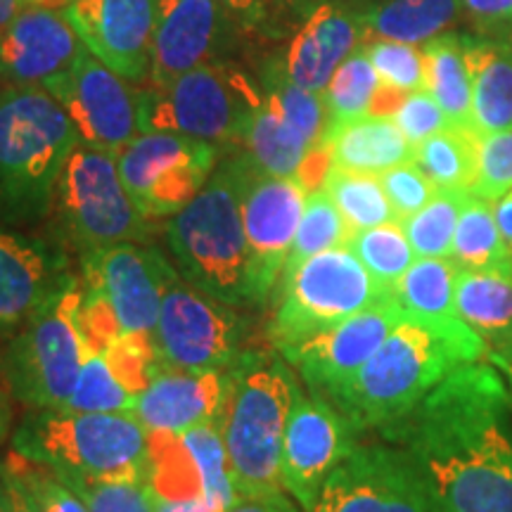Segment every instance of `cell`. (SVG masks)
Listing matches in <instances>:
<instances>
[{"mask_svg":"<svg viewBox=\"0 0 512 512\" xmlns=\"http://www.w3.org/2000/svg\"><path fill=\"white\" fill-rule=\"evenodd\" d=\"M448 512H512V387L491 361L467 363L384 427Z\"/></svg>","mask_w":512,"mask_h":512,"instance_id":"cell-1","label":"cell"},{"mask_svg":"<svg viewBox=\"0 0 512 512\" xmlns=\"http://www.w3.org/2000/svg\"><path fill=\"white\" fill-rule=\"evenodd\" d=\"M467 363H479V358L434 328L403 318L366 366L325 401L356 432L384 430L411 413L439 382Z\"/></svg>","mask_w":512,"mask_h":512,"instance_id":"cell-2","label":"cell"},{"mask_svg":"<svg viewBox=\"0 0 512 512\" xmlns=\"http://www.w3.org/2000/svg\"><path fill=\"white\" fill-rule=\"evenodd\" d=\"M81 145L72 117L41 86L0 91V211L29 223L48 214L60 174Z\"/></svg>","mask_w":512,"mask_h":512,"instance_id":"cell-3","label":"cell"},{"mask_svg":"<svg viewBox=\"0 0 512 512\" xmlns=\"http://www.w3.org/2000/svg\"><path fill=\"white\" fill-rule=\"evenodd\" d=\"M247 157L216 166L195 200L171 216L166 242L192 287L228 306L249 302V249L242 221Z\"/></svg>","mask_w":512,"mask_h":512,"instance_id":"cell-4","label":"cell"},{"mask_svg":"<svg viewBox=\"0 0 512 512\" xmlns=\"http://www.w3.org/2000/svg\"><path fill=\"white\" fill-rule=\"evenodd\" d=\"M12 451L62 479L150 484V430L133 413L38 411L19 425Z\"/></svg>","mask_w":512,"mask_h":512,"instance_id":"cell-5","label":"cell"},{"mask_svg":"<svg viewBox=\"0 0 512 512\" xmlns=\"http://www.w3.org/2000/svg\"><path fill=\"white\" fill-rule=\"evenodd\" d=\"M230 399L221 422L240 496L283 498V441L302 389L283 361L242 354L230 368Z\"/></svg>","mask_w":512,"mask_h":512,"instance_id":"cell-6","label":"cell"},{"mask_svg":"<svg viewBox=\"0 0 512 512\" xmlns=\"http://www.w3.org/2000/svg\"><path fill=\"white\" fill-rule=\"evenodd\" d=\"M389 294L392 290L377 283L347 245L325 249L283 273L268 335L273 347L283 351L335 328Z\"/></svg>","mask_w":512,"mask_h":512,"instance_id":"cell-7","label":"cell"},{"mask_svg":"<svg viewBox=\"0 0 512 512\" xmlns=\"http://www.w3.org/2000/svg\"><path fill=\"white\" fill-rule=\"evenodd\" d=\"M83 287L72 278L31 316L5 354V375L19 401L38 411H67L88 356L79 309Z\"/></svg>","mask_w":512,"mask_h":512,"instance_id":"cell-8","label":"cell"},{"mask_svg":"<svg viewBox=\"0 0 512 512\" xmlns=\"http://www.w3.org/2000/svg\"><path fill=\"white\" fill-rule=\"evenodd\" d=\"M264 91L226 64H204L138 91L140 133H181L207 143H240Z\"/></svg>","mask_w":512,"mask_h":512,"instance_id":"cell-9","label":"cell"},{"mask_svg":"<svg viewBox=\"0 0 512 512\" xmlns=\"http://www.w3.org/2000/svg\"><path fill=\"white\" fill-rule=\"evenodd\" d=\"M55 209L64 235L83 256L119 242L150 240V219L126 192L112 152L76 147L57 181Z\"/></svg>","mask_w":512,"mask_h":512,"instance_id":"cell-10","label":"cell"},{"mask_svg":"<svg viewBox=\"0 0 512 512\" xmlns=\"http://www.w3.org/2000/svg\"><path fill=\"white\" fill-rule=\"evenodd\" d=\"M311 512H448L430 479L394 444H358L320 486Z\"/></svg>","mask_w":512,"mask_h":512,"instance_id":"cell-11","label":"cell"},{"mask_svg":"<svg viewBox=\"0 0 512 512\" xmlns=\"http://www.w3.org/2000/svg\"><path fill=\"white\" fill-rule=\"evenodd\" d=\"M219 147L181 133H138L117 155L119 176L145 219H171L214 174Z\"/></svg>","mask_w":512,"mask_h":512,"instance_id":"cell-12","label":"cell"},{"mask_svg":"<svg viewBox=\"0 0 512 512\" xmlns=\"http://www.w3.org/2000/svg\"><path fill=\"white\" fill-rule=\"evenodd\" d=\"M226 306L176 275L152 332L159 366L192 373L233 368L242 358V325Z\"/></svg>","mask_w":512,"mask_h":512,"instance_id":"cell-13","label":"cell"},{"mask_svg":"<svg viewBox=\"0 0 512 512\" xmlns=\"http://www.w3.org/2000/svg\"><path fill=\"white\" fill-rule=\"evenodd\" d=\"M309 188L299 178L268 176L247 159L242 221L249 249V302L264 304L285 271Z\"/></svg>","mask_w":512,"mask_h":512,"instance_id":"cell-14","label":"cell"},{"mask_svg":"<svg viewBox=\"0 0 512 512\" xmlns=\"http://www.w3.org/2000/svg\"><path fill=\"white\" fill-rule=\"evenodd\" d=\"M128 83L83 48L72 72L48 83L46 91L72 117L81 145L119 155L140 133L138 91Z\"/></svg>","mask_w":512,"mask_h":512,"instance_id":"cell-15","label":"cell"},{"mask_svg":"<svg viewBox=\"0 0 512 512\" xmlns=\"http://www.w3.org/2000/svg\"><path fill=\"white\" fill-rule=\"evenodd\" d=\"M356 446L354 425L330 401L299 392L283 441L280 479L285 491L311 512L320 486Z\"/></svg>","mask_w":512,"mask_h":512,"instance_id":"cell-16","label":"cell"},{"mask_svg":"<svg viewBox=\"0 0 512 512\" xmlns=\"http://www.w3.org/2000/svg\"><path fill=\"white\" fill-rule=\"evenodd\" d=\"M86 285L102 292L124 332H155L164 294L178 271L145 242H119L83 256Z\"/></svg>","mask_w":512,"mask_h":512,"instance_id":"cell-17","label":"cell"},{"mask_svg":"<svg viewBox=\"0 0 512 512\" xmlns=\"http://www.w3.org/2000/svg\"><path fill=\"white\" fill-rule=\"evenodd\" d=\"M403 318L406 316L399 302L394 294H389L387 299L342 320L335 328L283 349V356L299 370L311 394L328 399L335 389L366 366L368 358L380 349V344Z\"/></svg>","mask_w":512,"mask_h":512,"instance_id":"cell-18","label":"cell"},{"mask_svg":"<svg viewBox=\"0 0 512 512\" xmlns=\"http://www.w3.org/2000/svg\"><path fill=\"white\" fill-rule=\"evenodd\" d=\"M238 24L219 0H159L147 79L164 86L192 69L221 62Z\"/></svg>","mask_w":512,"mask_h":512,"instance_id":"cell-19","label":"cell"},{"mask_svg":"<svg viewBox=\"0 0 512 512\" xmlns=\"http://www.w3.org/2000/svg\"><path fill=\"white\" fill-rule=\"evenodd\" d=\"M159 0H69L62 12L91 53L126 81L150 72Z\"/></svg>","mask_w":512,"mask_h":512,"instance_id":"cell-20","label":"cell"},{"mask_svg":"<svg viewBox=\"0 0 512 512\" xmlns=\"http://www.w3.org/2000/svg\"><path fill=\"white\" fill-rule=\"evenodd\" d=\"M83 48L62 10L29 5L0 34V76L10 86L46 88L72 72Z\"/></svg>","mask_w":512,"mask_h":512,"instance_id":"cell-21","label":"cell"},{"mask_svg":"<svg viewBox=\"0 0 512 512\" xmlns=\"http://www.w3.org/2000/svg\"><path fill=\"white\" fill-rule=\"evenodd\" d=\"M361 8L349 0H318L302 15L287 43L280 69L299 86L323 93L332 76L358 46H363Z\"/></svg>","mask_w":512,"mask_h":512,"instance_id":"cell-22","label":"cell"},{"mask_svg":"<svg viewBox=\"0 0 512 512\" xmlns=\"http://www.w3.org/2000/svg\"><path fill=\"white\" fill-rule=\"evenodd\" d=\"M230 370L159 368L138 394L133 415L150 432H176L200 425H219L230 399Z\"/></svg>","mask_w":512,"mask_h":512,"instance_id":"cell-23","label":"cell"},{"mask_svg":"<svg viewBox=\"0 0 512 512\" xmlns=\"http://www.w3.org/2000/svg\"><path fill=\"white\" fill-rule=\"evenodd\" d=\"M72 278L46 242L0 228V330L27 323Z\"/></svg>","mask_w":512,"mask_h":512,"instance_id":"cell-24","label":"cell"},{"mask_svg":"<svg viewBox=\"0 0 512 512\" xmlns=\"http://www.w3.org/2000/svg\"><path fill=\"white\" fill-rule=\"evenodd\" d=\"M456 278L458 266L453 259H415L394 285L392 294L403 316L453 339L479 361H489L484 339L465 323L458 311Z\"/></svg>","mask_w":512,"mask_h":512,"instance_id":"cell-25","label":"cell"},{"mask_svg":"<svg viewBox=\"0 0 512 512\" xmlns=\"http://www.w3.org/2000/svg\"><path fill=\"white\" fill-rule=\"evenodd\" d=\"M460 316L489 349V361L512 382V275L460 271L456 278Z\"/></svg>","mask_w":512,"mask_h":512,"instance_id":"cell-26","label":"cell"},{"mask_svg":"<svg viewBox=\"0 0 512 512\" xmlns=\"http://www.w3.org/2000/svg\"><path fill=\"white\" fill-rule=\"evenodd\" d=\"M472 79V128L479 138L512 128V41L465 36Z\"/></svg>","mask_w":512,"mask_h":512,"instance_id":"cell-27","label":"cell"},{"mask_svg":"<svg viewBox=\"0 0 512 512\" xmlns=\"http://www.w3.org/2000/svg\"><path fill=\"white\" fill-rule=\"evenodd\" d=\"M330 150V166L358 174L380 176L396 164L411 162L413 145L399 131L392 117L366 114V117L337 126L325 136Z\"/></svg>","mask_w":512,"mask_h":512,"instance_id":"cell-28","label":"cell"},{"mask_svg":"<svg viewBox=\"0 0 512 512\" xmlns=\"http://www.w3.org/2000/svg\"><path fill=\"white\" fill-rule=\"evenodd\" d=\"M463 12V0H370L361 8L366 36L422 46L444 34Z\"/></svg>","mask_w":512,"mask_h":512,"instance_id":"cell-29","label":"cell"},{"mask_svg":"<svg viewBox=\"0 0 512 512\" xmlns=\"http://www.w3.org/2000/svg\"><path fill=\"white\" fill-rule=\"evenodd\" d=\"M240 143L245 145V157L254 169H259L261 174L283 178H299L311 152L316 150L297 128L287 124L273 110L266 95L254 107Z\"/></svg>","mask_w":512,"mask_h":512,"instance_id":"cell-30","label":"cell"},{"mask_svg":"<svg viewBox=\"0 0 512 512\" xmlns=\"http://www.w3.org/2000/svg\"><path fill=\"white\" fill-rule=\"evenodd\" d=\"M422 57L425 91L439 102L451 126L472 128V79L465 55V36L444 31L422 43Z\"/></svg>","mask_w":512,"mask_h":512,"instance_id":"cell-31","label":"cell"},{"mask_svg":"<svg viewBox=\"0 0 512 512\" xmlns=\"http://www.w3.org/2000/svg\"><path fill=\"white\" fill-rule=\"evenodd\" d=\"M451 259L460 271L512 275V254L498 226L494 204L479 200L472 192L460 214Z\"/></svg>","mask_w":512,"mask_h":512,"instance_id":"cell-32","label":"cell"},{"mask_svg":"<svg viewBox=\"0 0 512 512\" xmlns=\"http://www.w3.org/2000/svg\"><path fill=\"white\" fill-rule=\"evenodd\" d=\"M479 136L472 128L446 126L413 147V162L437 188L470 190L477 176Z\"/></svg>","mask_w":512,"mask_h":512,"instance_id":"cell-33","label":"cell"},{"mask_svg":"<svg viewBox=\"0 0 512 512\" xmlns=\"http://www.w3.org/2000/svg\"><path fill=\"white\" fill-rule=\"evenodd\" d=\"M380 88L382 81L375 72L373 62H370L366 48L358 46L347 60L339 64L335 76L323 91L325 110H328V131H325V136L335 131L337 126L349 124V121L373 112Z\"/></svg>","mask_w":512,"mask_h":512,"instance_id":"cell-34","label":"cell"},{"mask_svg":"<svg viewBox=\"0 0 512 512\" xmlns=\"http://www.w3.org/2000/svg\"><path fill=\"white\" fill-rule=\"evenodd\" d=\"M320 188L328 192L330 200L335 202L351 233L399 221L387 200L380 176L330 166Z\"/></svg>","mask_w":512,"mask_h":512,"instance_id":"cell-35","label":"cell"},{"mask_svg":"<svg viewBox=\"0 0 512 512\" xmlns=\"http://www.w3.org/2000/svg\"><path fill=\"white\" fill-rule=\"evenodd\" d=\"M181 439L195 460L204 503L209 505L211 512H226L238 501L240 494L235 486L223 430L219 425H200L181 432Z\"/></svg>","mask_w":512,"mask_h":512,"instance_id":"cell-36","label":"cell"},{"mask_svg":"<svg viewBox=\"0 0 512 512\" xmlns=\"http://www.w3.org/2000/svg\"><path fill=\"white\" fill-rule=\"evenodd\" d=\"M470 190L437 188L434 197L401 221L418 259H451L453 238Z\"/></svg>","mask_w":512,"mask_h":512,"instance_id":"cell-37","label":"cell"},{"mask_svg":"<svg viewBox=\"0 0 512 512\" xmlns=\"http://www.w3.org/2000/svg\"><path fill=\"white\" fill-rule=\"evenodd\" d=\"M347 247L358 256V261L368 268V273L377 283L387 290H394L403 273L418 259L401 221L356 230L349 235Z\"/></svg>","mask_w":512,"mask_h":512,"instance_id":"cell-38","label":"cell"},{"mask_svg":"<svg viewBox=\"0 0 512 512\" xmlns=\"http://www.w3.org/2000/svg\"><path fill=\"white\" fill-rule=\"evenodd\" d=\"M261 86H264L266 100L287 124L297 128L313 147L323 145L325 131H328V110H325L323 93H313L287 79L278 62H273L261 76Z\"/></svg>","mask_w":512,"mask_h":512,"instance_id":"cell-39","label":"cell"},{"mask_svg":"<svg viewBox=\"0 0 512 512\" xmlns=\"http://www.w3.org/2000/svg\"><path fill=\"white\" fill-rule=\"evenodd\" d=\"M351 230L344 221V216L339 214L335 202L330 200V195L323 188H316L306 197V207L299 221L297 235H294L290 256H287V268L299 266L309 256H316L325 249L342 247L347 245ZM283 271V273H285Z\"/></svg>","mask_w":512,"mask_h":512,"instance_id":"cell-40","label":"cell"},{"mask_svg":"<svg viewBox=\"0 0 512 512\" xmlns=\"http://www.w3.org/2000/svg\"><path fill=\"white\" fill-rule=\"evenodd\" d=\"M138 396L114 375L105 351H91L83 361L79 382L69 396L67 411L74 413H133Z\"/></svg>","mask_w":512,"mask_h":512,"instance_id":"cell-41","label":"cell"},{"mask_svg":"<svg viewBox=\"0 0 512 512\" xmlns=\"http://www.w3.org/2000/svg\"><path fill=\"white\" fill-rule=\"evenodd\" d=\"M150 486L157 496L166 498L202 496L195 460L181 434L150 432Z\"/></svg>","mask_w":512,"mask_h":512,"instance_id":"cell-42","label":"cell"},{"mask_svg":"<svg viewBox=\"0 0 512 512\" xmlns=\"http://www.w3.org/2000/svg\"><path fill=\"white\" fill-rule=\"evenodd\" d=\"M0 472L24 486L38 512H91L86 501L60 475H55L46 465L19 456L17 451H12L0 463Z\"/></svg>","mask_w":512,"mask_h":512,"instance_id":"cell-43","label":"cell"},{"mask_svg":"<svg viewBox=\"0 0 512 512\" xmlns=\"http://www.w3.org/2000/svg\"><path fill=\"white\" fill-rule=\"evenodd\" d=\"M363 48H366L384 88L396 93H413L425 88V57H422V46L389 41V38H373Z\"/></svg>","mask_w":512,"mask_h":512,"instance_id":"cell-44","label":"cell"},{"mask_svg":"<svg viewBox=\"0 0 512 512\" xmlns=\"http://www.w3.org/2000/svg\"><path fill=\"white\" fill-rule=\"evenodd\" d=\"M512 190V128L479 138L477 176L470 192L496 204Z\"/></svg>","mask_w":512,"mask_h":512,"instance_id":"cell-45","label":"cell"},{"mask_svg":"<svg viewBox=\"0 0 512 512\" xmlns=\"http://www.w3.org/2000/svg\"><path fill=\"white\" fill-rule=\"evenodd\" d=\"M91 512H155V491L147 482H91L64 479Z\"/></svg>","mask_w":512,"mask_h":512,"instance_id":"cell-46","label":"cell"},{"mask_svg":"<svg viewBox=\"0 0 512 512\" xmlns=\"http://www.w3.org/2000/svg\"><path fill=\"white\" fill-rule=\"evenodd\" d=\"M380 183L399 221L420 211L437 192V185L430 181V176L413 159L384 171V174H380Z\"/></svg>","mask_w":512,"mask_h":512,"instance_id":"cell-47","label":"cell"},{"mask_svg":"<svg viewBox=\"0 0 512 512\" xmlns=\"http://www.w3.org/2000/svg\"><path fill=\"white\" fill-rule=\"evenodd\" d=\"M392 119L413 147L420 145L422 140L432 138L434 133L444 131L446 126H451V121H448L444 110L439 107V102L425 88L403 95L399 105L394 107Z\"/></svg>","mask_w":512,"mask_h":512,"instance_id":"cell-48","label":"cell"},{"mask_svg":"<svg viewBox=\"0 0 512 512\" xmlns=\"http://www.w3.org/2000/svg\"><path fill=\"white\" fill-rule=\"evenodd\" d=\"M463 12L486 36L508 38L512 31V0H463Z\"/></svg>","mask_w":512,"mask_h":512,"instance_id":"cell-49","label":"cell"},{"mask_svg":"<svg viewBox=\"0 0 512 512\" xmlns=\"http://www.w3.org/2000/svg\"><path fill=\"white\" fill-rule=\"evenodd\" d=\"M238 17L242 27H261L268 19V0H219Z\"/></svg>","mask_w":512,"mask_h":512,"instance_id":"cell-50","label":"cell"},{"mask_svg":"<svg viewBox=\"0 0 512 512\" xmlns=\"http://www.w3.org/2000/svg\"><path fill=\"white\" fill-rule=\"evenodd\" d=\"M226 512H294L285 498H259V496H238V501Z\"/></svg>","mask_w":512,"mask_h":512,"instance_id":"cell-51","label":"cell"},{"mask_svg":"<svg viewBox=\"0 0 512 512\" xmlns=\"http://www.w3.org/2000/svg\"><path fill=\"white\" fill-rule=\"evenodd\" d=\"M155 512H211L202 496L166 498L155 494Z\"/></svg>","mask_w":512,"mask_h":512,"instance_id":"cell-52","label":"cell"},{"mask_svg":"<svg viewBox=\"0 0 512 512\" xmlns=\"http://www.w3.org/2000/svg\"><path fill=\"white\" fill-rule=\"evenodd\" d=\"M0 482H3L5 491H8V501H10L12 512H38L36 503L31 501V496L24 491V486L19 484L17 479L5 475V472H0Z\"/></svg>","mask_w":512,"mask_h":512,"instance_id":"cell-53","label":"cell"},{"mask_svg":"<svg viewBox=\"0 0 512 512\" xmlns=\"http://www.w3.org/2000/svg\"><path fill=\"white\" fill-rule=\"evenodd\" d=\"M494 209H496L498 226H501V233H503L505 242H508L510 254H512V190L503 197V200H498L494 204Z\"/></svg>","mask_w":512,"mask_h":512,"instance_id":"cell-54","label":"cell"},{"mask_svg":"<svg viewBox=\"0 0 512 512\" xmlns=\"http://www.w3.org/2000/svg\"><path fill=\"white\" fill-rule=\"evenodd\" d=\"M29 0H0V34L15 22L22 10L29 8Z\"/></svg>","mask_w":512,"mask_h":512,"instance_id":"cell-55","label":"cell"},{"mask_svg":"<svg viewBox=\"0 0 512 512\" xmlns=\"http://www.w3.org/2000/svg\"><path fill=\"white\" fill-rule=\"evenodd\" d=\"M273 3H278L287 10H294V12H299V15H304V12L309 10L313 3H318V0H273Z\"/></svg>","mask_w":512,"mask_h":512,"instance_id":"cell-56","label":"cell"},{"mask_svg":"<svg viewBox=\"0 0 512 512\" xmlns=\"http://www.w3.org/2000/svg\"><path fill=\"white\" fill-rule=\"evenodd\" d=\"M8 427H10V408L8 403H5L3 392H0V441H3L5 434H8Z\"/></svg>","mask_w":512,"mask_h":512,"instance_id":"cell-57","label":"cell"},{"mask_svg":"<svg viewBox=\"0 0 512 512\" xmlns=\"http://www.w3.org/2000/svg\"><path fill=\"white\" fill-rule=\"evenodd\" d=\"M0 512H12L10 501H8V491H5L3 482H0Z\"/></svg>","mask_w":512,"mask_h":512,"instance_id":"cell-58","label":"cell"},{"mask_svg":"<svg viewBox=\"0 0 512 512\" xmlns=\"http://www.w3.org/2000/svg\"><path fill=\"white\" fill-rule=\"evenodd\" d=\"M510 387H512V382H510Z\"/></svg>","mask_w":512,"mask_h":512,"instance_id":"cell-59","label":"cell"}]
</instances>
